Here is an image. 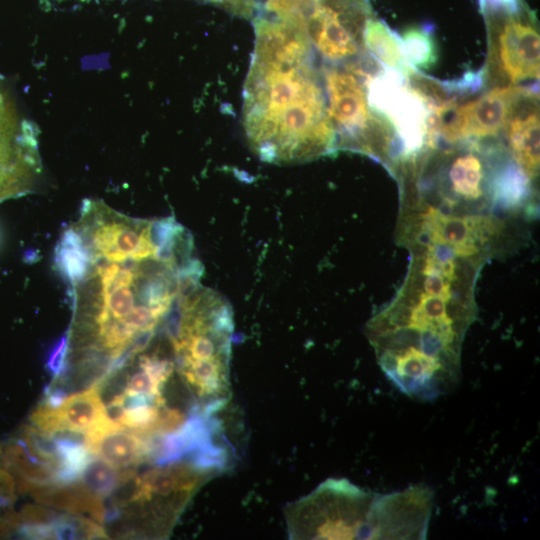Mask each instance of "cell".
Returning a JSON list of instances; mask_svg holds the SVG:
<instances>
[{"instance_id":"obj_5","label":"cell","mask_w":540,"mask_h":540,"mask_svg":"<svg viewBox=\"0 0 540 540\" xmlns=\"http://www.w3.org/2000/svg\"><path fill=\"white\" fill-rule=\"evenodd\" d=\"M528 92L518 86L495 87L461 105L447 100L435 108L431 120L448 141L494 136L507 125L517 104Z\"/></svg>"},{"instance_id":"obj_14","label":"cell","mask_w":540,"mask_h":540,"mask_svg":"<svg viewBox=\"0 0 540 540\" xmlns=\"http://www.w3.org/2000/svg\"><path fill=\"white\" fill-rule=\"evenodd\" d=\"M55 261L68 282L76 283L86 277L92 265V256L76 230L67 229L62 234L56 248Z\"/></svg>"},{"instance_id":"obj_15","label":"cell","mask_w":540,"mask_h":540,"mask_svg":"<svg viewBox=\"0 0 540 540\" xmlns=\"http://www.w3.org/2000/svg\"><path fill=\"white\" fill-rule=\"evenodd\" d=\"M482 176V164L473 154L459 156L449 171L452 189L467 199L480 197Z\"/></svg>"},{"instance_id":"obj_22","label":"cell","mask_w":540,"mask_h":540,"mask_svg":"<svg viewBox=\"0 0 540 540\" xmlns=\"http://www.w3.org/2000/svg\"><path fill=\"white\" fill-rule=\"evenodd\" d=\"M424 290L426 294L439 296L449 301L450 280L437 273L427 274L424 281Z\"/></svg>"},{"instance_id":"obj_13","label":"cell","mask_w":540,"mask_h":540,"mask_svg":"<svg viewBox=\"0 0 540 540\" xmlns=\"http://www.w3.org/2000/svg\"><path fill=\"white\" fill-rule=\"evenodd\" d=\"M362 40L363 46L390 69L400 72L404 76L415 74L413 67L402 54L399 40L380 20L367 19Z\"/></svg>"},{"instance_id":"obj_10","label":"cell","mask_w":540,"mask_h":540,"mask_svg":"<svg viewBox=\"0 0 540 540\" xmlns=\"http://www.w3.org/2000/svg\"><path fill=\"white\" fill-rule=\"evenodd\" d=\"M427 227L433 244L447 246L457 256H470L478 252V244L487 240L496 230L493 221L482 216H446L430 209Z\"/></svg>"},{"instance_id":"obj_20","label":"cell","mask_w":540,"mask_h":540,"mask_svg":"<svg viewBox=\"0 0 540 540\" xmlns=\"http://www.w3.org/2000/svg\"><path fill=\"white\" fill-rule=\"evenodd\" d=\"M130 286L118 287L107 293L101 292V303L108 310L110 318L123 319L135 306L134 293Z\"/></svg>"},{"instance_id":"obj_8","label":"cell","mask_w":540,"mask_h":540,"mask_svg":"<svg viewBox=\"0 0 540 540\" xmlns=\"http://www.w3.org/2000/svg\"><path fill=\"white\" fill-rule=\"evenodd\" d=\"M29 130L21 121L13 102L0 85V198L20 189L24 168L31 163L34 147Z\"/></svg>"},{"instance_id":"obj_24","label":"cell","mask_w":540,"mask_h":540,"mask_svg":"<svg viewBox=\"0 0 540 540\" xmlns=\"http://www.w3.org/2000/svg\"><path fill=\"white\" fill-rule=\"evenodd\" d=\"M57 516L51 510L41 506H26L22 511V518L27 523H50Z\"/></svg>"},{"instance_id":"obj_12","label":"cell","mask_w":540,"mask_h":540,"mask_svg":"<svg viewBox=\"0 0 540 540\" xmlns=\"http://www.w3.org/2000/svg\"><path fill=\"white\" fill-rule=\"evenodd\" d=\"M56 412L63 429L82 433L106 416L105 405L96 386L70 395L56 408Z\"/></svg>"},{"instance_id":"obj_7","label":"cell","mask_w":540,"mask_h":540,"mask_svg":"<svg viewBox=\"0 0 540 540\" xmlns=\"http://www.w3.org/2000/svg\"><path fill=\"white\" fill-rule=\"evenodd\" d=\"M327 112L341 142L356 147L376 115L372 113L361 84L353 69L330 68L325 71Z\"/></svg>"},{"instance_id":"obj_19","label":"cell","mask_w":540,"mask_h":540,"mask_svg":"<svg viewBox=\"0 0 540 540\" xmlns=\"http://www.w3.org/2000/svg\"><path fill=\"white\" fill-rule=\"evenodd\" d=\"M21 434L29 451L34 456L52 464L56 471L59 465V452L56 439L33 424L25 425Z\"/></svg>"},{"instance_id":"obj_3","label":"cell","mask_w":540,"mask_h":540,"mask_svg":"<svg viewBox=\"0 0 540 540\" xmlns=\"http://www.w3.org/2000/svg\"><path fill=\"white\" fill-rule=\"evenodd\" d=\"M182 308L178 335L169 339L175 370L207 411L229 397L231 309L218 294L199 285L180 293Z\"/></svg>"},{"instance_id":"obj_17","label":"cell","mask_w":540,"mask_h":540,"mask_svg":"<svg viewBox=\"0 0 540 540\" xmlns=\"http://www.w3.org/2000/svg\"><path fill=\"white\" fill-rule=\"evenodd\" d=\"M120 478L121 469L94 455L85 466L80 479L92 494L104 499L112 495Z\"/></svg>"},{"instance_id":"obj_2","label":"cell","mask_w":540,"mask_h":540,"mask_svg":"<svg viewBox=\"0 0 540 540\" xmlns=\"http://www.w3.org/2000/svg\"><path fill=\"white\" fill-rule=\"evenodd\" d=\"M429 516L419 485L381 495L347 479H328L285 509L291 539H421Z\"/></svg>"},{"instance_id":"obj_25","label":"cell","mask_w":540,"mask_h":540,"mask_svg":"<svg viewBox=\"0 0 540 540\" xmlns=\"http://www.w3.org/2000/svg\"><path fill=\"white\" fill-rule=\"evenodd\" d=\"M481 12L490 10L516 11L524 5L522 0H479Z\"/></svg>"},{"instance_id":"obj_21","label":"cell","mask_w":540,"mask_h":540,"mask_svg":"<svg viewBox=\"0 0 540 540\" xmlns=\"http://www.w3.org/2000/svg\"><path fill=\"white\" fill-rule=\"evenodd\" d=\"M69 334L65 332L50 348L45 368L54 378L59 377L68 364Z\"/></svg>"},{"instance_id":"obj_1","label":"cell","mask_w":540,"mask_h":540,"mask_svg":"<svg viewBox=\"0 0 540 540\" xmlns=\"http://www.w3.org/2000/svg\"><path fill=\"white\" fill-rule=\"evenodd\" d=\"M255 43L243 91L249 145L264 161L290 164L331 151L336 132L315 68L314 51L294 23L254 16Z\"/></svg>"},{"instance_id":"obj_9","label":"cell","mask_w":540,"mask_h":540,"mask_svg":"<svg viewBox=\"0 0 540 540\" xmlns=\"http://www.w3.org/2000/svg\"><path fill=\"white\" fill-rule=\"evenodd\" d=\"M124 429L111 420L99 422L85 433V445L94 455L118 469L142 462L152 463L154 449L151 443Z\"/></svg>"},{"instance_id":"obj_18","label":"cell","mask_w":540,"mask_h":540,"mask_svg":"<svg viewBox=\"0 0 540 540\" xmlns=\"http://www.w3.org/2000/svg\"><path fill=\"white\" fill-rule=\"evenodd\" d=\"M528 176L518 166H509L494 181V196L506 205L518 203L527 191Z\"/></svg>"},{"instance_id":"obj_23","label":"cell","mask_w":540,"mask_h":540,"mask_svg":"<svg viewBox=\"0 0 540 540\" xmlns=\"http://www.w3.org/2000/svg\"><path fill=\"white\" fill-rule=\"evenodd\" d=\"M216 4H221L232 12L245 17H251L255 14L259 0H206Z\"/></svg>"},{"instance_id":"obj_6","label":"cell","mask_w":540,"mask_h":540,"mask_svg":"<svg viewBox=\"0 0 540 540\" xmlns=\"http://www.w3.org/2000/svg\"><path fill=\"white\" fill-rule=\"evenodd\" d=\"M369 107L383 113L391 121L406 152L421 148L428 133L424 99L390 77L373 78L366 92Z\"/></svg>"},{"instance_id":"obj_16","label":"cell","mask_w":540,"mask_h":540,"mask_svg":"<svg viewBox=\"0 0 540 540\" xmlns=\"http://www.w3.org/2000/svg\"><path fill=\"white\" fill-rule=\"evenodd\" d=\"M406 61L419 69H429L437 61L436 46L432 35L423 28L405 30L399 40Z\"/></svg>"},{"instance_id":"obj_11","label":"cell","mask_w":540,"mask_h":540,"mask_svg":"<svg viewBox=\"0 0 540 540\" xmlns=\"http://www.w3.org/2000/svg\"><path fill=\"white\" fill-rule=\"evenodd\" d=\"M519 103L517 104L506 125L508 130V139L513 156L517 161L518 166L528 177L532 178L535 177L538 172L540 160L539 114L538 109H536L534 106L532 108H525L520 111L518 109Z\"/></svg>"},{"instance_id":"obj_4","label":"cell","mask_w":540,"mask_h":540,"mask_svg":"<svg viewBox=\"0 0 540 540\" xmlns=\"http://www.w3.org/2000/svg\"><path fill=\"white\" fill-rule=\"evenodd\" d=\"M482 14L489 30L490 68L507 82L538 79L540 37L535 21L523 6L516 11L490 10Z\"/></svg>"}]
</instances>
